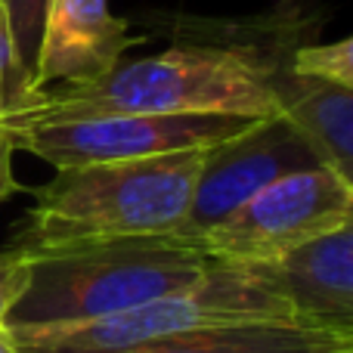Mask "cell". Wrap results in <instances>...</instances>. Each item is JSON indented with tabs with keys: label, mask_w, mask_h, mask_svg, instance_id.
Listing matches in <instances>:
<instances>
[{
	"label": "cell",
	"mask_w": 353,
	"mask_h": 353,
	"mask_svg": "<svg viewBox=\"0 0 353 353\" xmlns=\"http://www.w3.org/2000/svg\"><path fill=\"white\" fill-rule=\"evenodd\" d=\"M217 263L192 239L174 232L53 248H6L0 254L3 329L19 338L97 323L180 292Z\"/></svg>",
	"instance_id": "1"
},
{
	"label": "cell",
	"mask_w": 353,
	"mask_h": 353,
	"mask_svg": "<svg viewBox=\"0 0 353 353\" xmlns=\"http://www.w3.org/2000/svg\"><path fill=\"white\" fill-rule=\"evenodd\" d=\"M273 62L239 47H171L159 56L118 62L87 84H56L31 93L0 130L59 124L97 115H239L273 118Z\"/></svg>",
	"instance_id": "2"
},
{
	"label": "cell",
	"mask_w": 353,
	"mask_h": 353,
	"mask_svg": "<svg viewBox=\"0 0 353 353\" xmlns=\"http://www.w3.org/2000/svg\"><path fill=\"white\" fill-rule=\"evenodd\" d=\"M208 149L59 168L34 192L10 248H53L105 239L168 236L189 211Z\"/></svg>",
	"instance_id": "3"
},
{
	"label": "cell",
	"mask_w": 353,
	"mask_h": 353,
	"mask_svg": "<svg viewBox=\"0 0 353 353\" xmlns=\"http://www.w3.org/2000/svg\"><path fill=\"white\" fill-rule=\"evenodd\" d=\"M248 323H294V313L257 267L217 263L192 285L115 316L10 338L22 353H121L161 338Z\"/></svg>",
	"instance_id": "4"
},
{
	"label": "cell",
	"mask_w": 353,
	"mask_h": 353,
	"mask_svg": "<svg viewBox=\"0 0 353 353\" xmlns=\"http://www.w3.org/2000/svg\"><path fill=\"white\" fill-rule=\"evenodd\" d=\"M344 223H353V183L319 165L273 180L192 242L220 263L261 267Z\"/></svg>",
	"instance_id": "5"
},
{
	"label": "cell",
	"mask_w": 353,
	"mask_h": 353,
	"mask_svg": "<svg viewBox=\"0 0 353 353\" xmlns=\"http://www.w3.org/2000/svg\"><path fill=\"white\" fill-rule=\"evenodd\" d=\"M257 121L261 118L239 115H97L59 124H34L6 134L12 137L16 149L37 155L59 171L189 149H214L245 134Z\"/></svg>",
	"instance_id": "6"
},
{
	"label": "cell",
	"mask_w": 353,
	"mask_h": 353,
	"mask_svg": "<svg viewBox=\"0 0 353 353\" xmlns=\"http://www.w3.org/2000/svg\"><path fill=\"white\" fill-rule=\"evenodd\" d=\"M319 165L323 159L292 124L282 121L279 115L261 118L245 134L205 152L192 186V199H189V211L174 236H205L211 226L223 223L232 211H239L251 195H257L273 180Z\"/></svg>",
	"instance_id": "7"
},
{
	"label": "cell",
	"mask_w": 353,
	"mask_h": 353,
	"mask_svg": "<svg viewBox=\"0 0 353 353\" xmlns=\"http://www.w3.org/2000/svg\"><path fill=\"white\" fill-rule=\"evenodd\" d=\"M137 37L109 0H47L34 68V93L56 84H87L121 62Z\"/></svg>",
	"instance_id": "8"
},
{
	"label": "cell",
	"mask_w": 353,
	"mask_h": 353,
	"mask_svg": "<svg viewBox=\"0 0 353 353\" xmlns=\"http://www.w3.org/2000/svg\"><path fill=\"white\" fill-rule=\"evenodd\" d=\"M257 270L288 301L294 323L353 335V223L310 239Z\"/></svg>",
	"instance_id": "9"
},
{
	"label": "cell",
	"mask_w": 353,
	"mask_h": 353,
	"mask_svg": "<svg viewBox=\"0 0 353 353\" xmlns=\"http://www.w3.org/2000/svg\"><path fill=\"white\" fill-rule=\"evenodd\" d=\"M270 87L276 99V115L288 121L325 168L353 183V87H338L273 62Z\"/></svg>",
	"instance_id": "10"
},
{
	"label": "cell",
	"mask_w": 353,
	"mask_h": 353,
	"mask_svg": "<svg viewBox=\"0 0 353 353\" xmlns=\"http://www.w3.org/2000/svg\"><path fill=\"white\" fill-rule=\"evenodd\" d=\"M353 350V335L301 323H248L161 338L121 353H341Z\"/></svg>",
	"instance_id": "11"
},
{
	"label": "cell",
	"mask_w": 353,
	"mask_h": 353,
	"mask_svg": "<svg viewBox=\"0 0 353 353\" xmlns=\"http://www.w3.org/2000/svg\"><path fill=\"white\" fill-rule=\"evenodd\" d=\"M288 68L316 81H329L338 87H353V41L341 37L335 43L298 47L288 56Z\"/></svg>",
	"instance_id": "12"
},
{
	"label": "cell",
	"mask_w": 353,
	"mask_h": 353,
	"mask_svg": "<svg viewBox=\"0 0 353 353\" xmlns=\"http://www.w3.org/2000/svg\"><path fill=\"white\" fill-rule=\"evenodd\" d=\"M10 19V31L16 41L19 59L34 90V68H37V50H41V31H43V12L47 0H0Z\"/></svg>",
	"instance_id": "13"
},
{
	"label": "cell",
	"mask_w": 353,
	"mask_h": 353,
	"mask_svg": "<svg viewBox=\"0 0 353 353\" xmlns=\"http://www.w3.org/2000/svg\"><path fill=\"white\" fill-rule=\"evenodd\" d=\"M12 152H16L12 137L6 134V130H0V201H6L16 192H22L16 174H12Z\"/></svg>",
	"instance_id": "14"
},
{
	"label": "cell",
	"mask_w": 353,
	"mask_h": 353,
	"mask_svg": "<svg viewBox=\"0 0 353 353\" xmlns=\"http://www.w3.org/2000/svg\"><path fill=\"white\" fill-rule=\"evenodd\" d=\"M0 353H22L16 347V341L10 338V332H6V329H0Z\"/></svg>",
	"instance_id": "15"
},
{
	"label": "cell",
	"mask_w": 353,
	"mask_h": 353,
	"mask_svg": "<svg viewBox=\"0 0 353 353\" xmlns=\"http://www.w3.org/2000/svg\"><path fill=\"white\" fill-rule=\"evenodd\" d=\"M3 313H6V294H3V282H0V329H3Z\"/></svg>",
	"instance_id": "16"
},
{
	"label": "cell",
	"mask_w": 353,
	"mask_h": 353,
	"mask_svg": "<svg viewBox=\"0 0 353 353\" xmlns=\"http://www.w3.org/2000/svg\"><path fill=\"white\" fill-rule=\"evenodd\" d=\"M341 353H353V350H341Z\"/></svg>",
	"instance_id": "17"
}]
</instances>
